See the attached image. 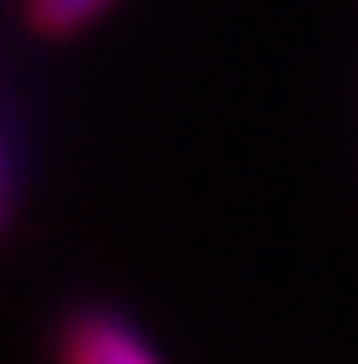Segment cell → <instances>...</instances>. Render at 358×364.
<instances>
[{"label":"cell","instance_id":"7a4b0ae2","mask_svg":"<svg viewBox=\"0 0 358 364\" xmlns=\"http://www.w3.org/2000/svg\"><path fill=\"white\" fill-rule=\"evenodd\" d=\"M112 0H22V22L38 38H75L107 11Z\"/></svg>","mask_w":358,"mask_h":364},{"label":"cell","instance_id":"6da1fadb","mask_svg":"<svg viewBox=\"0 0 358 364\" xmlns=\"http://www.w3.org/2000/svg\"><path fill=\"white\" fill-rule=\"evenodd\" d=\"M59 364H166L129 316L107 306H80L59 321V338H54Z\"/></svg>","mask_w":358,"mask_h":364},{"label":"cell","instance_id":"3957f363","mask_svg":"<svg viewBox=\"0 0 358 364\" xmlns=\"http://www.w3.org/2000/svg\"><path fill=\"white\" fill-rule=\"evenodd\" d=\"M6 198H11V171H6V156H0V220H6Z\"/></svg>","mask_w":358,"mask_h":364}]
</instances>
